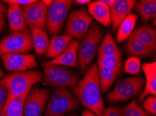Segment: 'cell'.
Returning <instances> with one entry per match:
<instances>
[{
	"instance_id": "6da1fadb",
	"label": "cell",
	"mask_w": 156,
	"mask_h": 116,
	"mask_svg": "<svg viewBox=\"0 0 156 116\" xmlns=\"http://www.w3.org/2000/svg\"><path fill=\"white\" fill-rule=\"evenodd\" d=\"M72 89V93L85 108L101 116L105 101L101 97L98 64L94 63L87 68L83 78Z\"/></svg>"
},
{
	"instance_id": "7a4b0ae2",
	"label": "cell",
	"mask_w": 156,
	"mask_h": 116,
	"mask_svg": "<svg viewBox=\"0 0 156 116\" xmlns=\"http://www.w3.org/2000/svg\"><path fill=\"white\" fill-rule=\"evenodd\" d=\"M43 75L39 70H27L22 72H12L0 80V84L8 91V98L4 108L14 98L30 93L35 84L42 81Z\"/></svg>"
},
{
	"instance_id": "3957f363",
	"label": "cell",
	"mask_w": 156,
	"mask_h": 116,
	"mask_svg": "<svg viewBox=\"0 0 156 116\" xmlns=\"http://www.w3.org/2000/svg\"><path fill=\"white\" fill-rule=\"evenodd\" d=\"M104 30L100 25L92 22L78 49V64L81 74H85L94 58L101 41Z\"/></svg>"
},
{
	"instance_id": "277c9868",
	"label": "cell",
	"mask_w": 156,
	"mask_h": 116,
	"mask_svg": "<svg viewBox=\"0 0 156 116\" xmlns=\"http://www.w3.org/2000/svg\"><path fill=\"white\" fill-rule=\"evenodd\" d=\"M79 99L65 88H57L49 97L45 116H64L74 110L79 105Z\"/></svg>"
},
{
	"instance_id": "5b68a950",
	"label": "cell",
	"mask_w": 156,
	"mask_h": 116,
	"mask_svg": "<svg viewBox=\"0 0 156 116\" xmlns=\"http://www.w3.org/2000/svg\"><path fill=\"white\" fill-rule=\"evenodd\" d=\"M42 68L44 81L50 86L73 88L79 82V76L65 66L44 63Z\"/></svg>"
},
{
	"instance_id": "8992f818",
	"label": "cell",
	"mask_w": 156,
	"mask_h": 116,
	"mask_svg": "<svg viewBox=\"0 0 156 116\" xmlns=\"http://www.w3.org/2000/svg\"><path fill=\"white\" fill-rule=\"evenodd\" d=\"M144 86V81L141 77L120 79L116 83L114 89L107 94L106 99L110 103L127 101L140 94Z\"/></svg>"
},
{
	"instance_id": "52a82bcc",
	"label": "cell",
	"mask_w": 156,
	"mask_h": 116,
	"mask_svg": "<svg viewBox=\"0 0 156 116\" xmlns=\"http://www.w3.org/2000/svg\"><path fill=\"white\" fill-rule=\"evenodd\" d=\"M32 49L31 35L28 31L11 32L0 42V56L6 54H27Z\"/></svg>"
},
{
	"instance_id": "ba28073f",
	"label": "cell",
	"mask_w": 156,
	"mask_h": 116,
	"mask_svg": "<svg viewBox=\"0 0 156 116\" xmlns=\"http://www.w3.org/2000/svg\"><path fill=\"white\" fill-rule=\"evenodd\" d=\"M73 1L54 0L48 8L46 25L51 34L57 35L61 31L69 13Z\"/></svg>"
},
{
	"instance_id": "9c48e42d",
	"label": "cell",
	"mask_w": 156,
	"mask_h": 116,
	"mask_svg": "<svg viewBox=\"0 0 156 116\" xmlns=\"http://www.w3.org/2000/svg\"><path fill=\"white\" fill-rule=\"evenodd\" d=\"M92 23V17L85 8L75 9L69 14L66 22L65 34L73 39L83 38Z\"/></svg>"
},
{
	"instance_id": "30bf717a",
	"label": "cell",
	"mask_w": 156,
	"mask_h": 116,
	"mask_svg": "<svg viewBox=\"0 0 156 116\" xmlns=\"http://www.w3.org/2000/svg\"><path fill=\"white\" fill-rule=\"evenodd\" d=\"M50 92L41 88H34L30 91L23 106L24 116H41L48 102Z\"/></svg>"
},
{
	"instance_id": "8fae6325",
	"label": "cell",
	"mask_w": 156,
	"mask_h": 116,
	"mask_svg": "<svg viewBox=\"0 0 156 116\" xmlns=\"http://www.w3.org/2000/svg\"><path fill=\"white\" fill-rule=\"evenodd\" d=\"M4 68L14 72H25L37 67V62L34 54H12L1 56Z\"/></svg>"
},
{
	"instance_id": "7c38bea8",
	"label": "cell",
	"mask_w": 156,
	"mask_h": 116,
	"mask_svg": "<svg viewBox=\"0 0 156 116\" xmlns=\"http://www.w3.org/2000/svg\"><path fill=\"white\" fill-rule=\"evenodd\" d=\"M22 8L27 26L30 28L45 29L48 8L43 1L35 0L32 3L23 6Z\"/></svg>"
},
{
	"instance_id": "4fadbf2b",
	"label": "cell",
	"mask_w": 156,
	"mask_h": 116,
	"mask_svg": "<svg viewBox=\"0 0 156 116\" xmlns=\"http://www.w3.org/2000/svg\"><path fill=\"white\" fill-rule=\"evenodd\" d=\"M136 3L134 0H115L110 8L111 20L113 32L116 31L122 20L130 13Z\"/></svg>"
},
{
	"instance_id": "5bb4252c",
	"label": "cell",
	"mask_w": 156,
	"mask_h": 116,
	"mask_svg": "<svg viewBox=\"0 0 156 116\" xmlns=\"http://www.w3.org/2000/svg\"><path fill=\"white\" fill-rule=\"evenodd\" d=\"M80 44L79 40L73 39L66 47L65 51L58 57L47 62L53 65H62L65 67L77 68L78 64V49Z\"/></svg>"
},
{
	"instance_id": "9a60e30c",
	"label": "cell",
	"mask_w": 156,
	"mask_h": 116,
	"mask_svg": "<svg viewBox=\"0 0 156 116\" xmlns=\"http://www.w3.org/2000/svg\"><path fill=\"white\" fill-rule=\"evenodd\" d=\"M141 70H142L145 75L146 84L142 93L139 94V101L140 102L148 95L156 96V63L155 61L144 63L141 66Z\"/></svg>"
},
{
	"instance_id": "2e32d148",
	"label": "cell",
	"mask_w": 156,
	"mask_h": 116,
	"mask_svg": "<svg viewBox=\"0 0 156 116\" xmlns=\"http://www.w3.org/2000/svg\"><path fill=\"white\" fill-rule=\"evenodd\" d=\"M7 19L11 32L28 31L22 7L16 4H8Z\"/></svg>"
},
{
	"instance_id": "e0dca14e",
	"label": "cell",
	"mask_w": 156,
	"mask_h": 116,
	"mask_svg": "<svg viewBox=\"0 0 156 116\" xmlns=\"http://www.w3.org/2000/svg\"><path fill=\"white\" fill-rule=\"evenodd\" d=\"M88 14L92 18L105 27L112 26L110 8L101 1H94L88 4Z\"/></svg>"
},
{
	"instance_id": "ac0fdd59",
	"label": "cell",
	"mask_w": 156,
	"mask_h": 116,
	"mask_svg": "<svg viewBox=\"0 0 156 116\" xmlns=\"http://www.w3.org/2000/svg\"><path fill=\"white\" fill-rule=\"evenodd\" d=\"M125 49L127 54L139 58H150L154 54V51L146 45L132 35L127 39Z\"/></svg>"
},
{
	"instance_id": "d6986e66",
	"label": "cell",
	"mask_w": 156,
	"mask_h": 116,
	"mask_svg": "<svg viewBox=\"0 0 156 116\" xmlns=\"http://www.w3.org/2000/svg\"><path fill=\"white\" fill-rule=\"evenodd\" d=\"M73 40L70 35H54L49 42V46L46 53L47 58H55L60 55L71 41Z\"/></svg>"
},
{
	"instance_id": "ffe728a7",
	"label": "cell",
	"mask_w": 156,
	"mask_h": 116,
	"mask_svg": "<svg viewBox=\"0 0 156 116\" xmlns=\"http://www.w3.org/2000/svg\"><path fill=\"white\" fill-rule=\"evenodd\" d=\"M30 35L32 42V45L35 51L39 56L46 54L49 46L48 35L44 29L39 28H30Z\"/></svg>"
},
{
	"instance_id": "44dd1931",
	"label": "cell",
	"mask_w": 156,
	"mask_h": 116,
	"mask_svg": "<svg viewBox=\"0 0 156 116\" xmlns=\"http://www.w3.org/2000/svg\"><path fill=\"white\" fill-rule=\"evenodd\" d=\"M132 35L144 42L152 50L156 49V31L149 25H144L134 30Z\"/></svg>"
},
{
	"instance_id": "7402d4cb",
	"label": "cell",
	"mask_w": 156,
	"mask_h": 116,
	"mask_svg": "<svg viewBox=\"0 0 156 116\" xmlns=\"http://www.w3.org/2000/svg\"><path fill=\"white\" fill-rule=\"evenodd\" d=\"M133 8L137 13L136 15H139L144 22H147L155 19V0H141L137 2H136Z\"/></svg>"
},
{
	"instance_id": "603a6c76",
	"label": "cell",
	"mask_w": 156,
	"mask_h": 116,
	"mask_svg": "<svg viewBox=\"0 0 156 116\" xmlns=\"http://www.w3.org/2000/svg\"><path fill=\"white\" fill-rule=\"evenodd\" d=\"M138 16L135 13H130L120 23L118 28L116 41L120 43L130 36L134 30Z\"/></svg>"
},
{
	"instance_id": "cb8c5ba5",
	"label": "cell",
	"mask_w": 156,
	"mask_h": 116,
	"mask_svg": "<svg viewBox=\"0 0 156 116\" xmlns=\"http://www.w3.org/2000/svg\"><path fill=\"white\" fill-rule=\"evenodd\" d=\"M98 66L101 91H102L103 93H106L112 86L115 79L119 75L120 72L101 65L98 64Z\"/></svg>"
},
{
	"instance_id": "d4e9b609",
	"label": "cell",
	"mask_w": 156,
	"mask_h": 116,
	"mask_svg": "<svg viewBox=\"0 0 156 116\" xmlns=\"http://www.w3.org/2000/svg\"><path fill=\"white\" fill-rule=\"evenodd\" d=\"M119 47L113 39V35L110 32L107 31L101 41L98 50V56H108L116 55L120 54Z\"/></svg>"
},
{
	"instance_id": "484cf974",
	"label": "cell",
	"mask_w": 156,
	"mask_h": 116,
	"mask_svg": "<svg viewBox=\"0 0 156 116\" xmlns=\"http://www.w3.org/2000/svg\"><path fill=\"white\" fill-rule=\"evenodd\" d=\"M29 93H25L14 98L10 103L4 108L0 116H24L23 115V106H24L26 97Z\"/></svg>"
},
{
	"instance_id": "4316f807",
	"label": "cell",
	"mask_w": 156,
	"mask_h": 116,
	"mask_svg": "<svg viewBox=\"0 0 156 116\" xmlns=\"http://www.w3.org/2000/svg\"><path fill=\"white\" fill-rule=\"evenodd\" d=\"M98 64L105 67L112 68L117 72H120L122 69V55L121 53L116 55L108 56H98Z\"/></svg>"
},
{
	"instance_id": "83f0119b",
	"label": "cell",
	"mask_w": 156,
	"mask_h": 116,
	"mask_svg": "<svg viewBox=\"0 0 156 116\" xmlns=\"http://www.w3.org/2000/svg\"><path fill=\"white\" fill-rule=\"evenodd\" d=\"M122 111L124 116H149L139 106L135 99H133L130 103L122 108Z\"/></svg>"
},
{
	"instance_id": "f1b7e54d",
	"label": "cell",
	"mask_w": 156,
	"mask_h": 116,
	"mask_svg": "<svg viewBox=\"0 0 156 116\" xmlns=\"http://www.w3.org/2000/svg\"><path fill=\"white\" fill-rule=\"evenodd\" d=\"M141 66L140 58L130 56L125 61L124 72L129 75H139L141 71Z\"/></svg>"
},
{
	"instance_id": "f546056e",
	"label": "cell",
	"mask_w": 156,
	"mask_h": 116,
	"mask_svg": "<svg viewBox=\"0 0 156 116\" xmlns=\"http://www.w3.org/2000/svg\"><path fill=\"white\" fill-rule=\"evenodd\" d=\"M142 107L144 111L151 115H156V98L155 96H148L143 100Z\"/></svg>"
},
{
	"instance_id": "4dcf8cb0",
	"label": "cell",
	"mask_w": 156,
	"mask_h": 116,
	"mask_svg": "<svg viewBox=\"0 0 156 116\" xmlns=\"http://www.w3.org/2000/svg\"><path fill=\"white\" fill-rule=\"evenodd\" d=\"M101 116H124L122 114V108L119 106H112L105 108L101 113Z\"/></svg>"
},
{
	"instance_id": "1f68e13d",
	"label": "cell",
	"mask_w": 156,
	"mask_h": 116,
	"mask_svg": "<svg viewBox=\"0 0 156 116\" xmlns=\"http://www.w3.org/2000/svg\"><path fill=\"white\" fill-rule=\"evenodd\" d=\"M8 98V91L5 86L0 84V113L4 109Z\"/></svg>"
},
{
	"instance_id": "d6a6232c",
	"label": "cell",
	"mask_w": 156,
	"mask_h": 116,
	"mask_svg": "<svg viewBox=\"0 0 156 116\" xmlns=\"http://www.w3.org/2000/svg\"><path fill=\"white\" fill-rule=\"evenodd\" d=\"M35 0H6V1H3V2H6L7 4H16L21 7H23L32 3Z\"/></svg>"
},
{
	"instance_id": "836d02e7",
	"label": "cell",
	"mask_w": 156,
	"mask_h": 116,
	"mask_svg": "<svg viewBox=\"0 0 156 116\" xmlns=\"http://www.w3.org/2000/svg\"><path fill=\"white\" fill-rule=\"evenodd\" d=\"M5 27V15L4 13H0V33L3 31Z\"/></svg>"
},
{
	"instance_id": "e575fe53",
	"label": "cell",
	"mask_w": 156,
	"mask_h": 116,
	"mask_svg": "<svg viewBox=\"0 0 156 116\" xmlns=\"http://www.w3.org/2000/svg\"><path fill=\"white\" fill-rule=\"evenodd\" d=\"M81 116H98L95 113H94L92 111L87 110V109H85L82 112V115Z\"/></svg>"
},
{
	"instance_id": "d590c367",
	"label": "cell",
	"mask_w": 156,
	"mask_h": 116,
	"mask_svg": "<svg viewBox=\"0 0 156 116\" xmlns=\"http://www.w3.org/2000/svg\"><path fill=\"white\" fill-rule=\"evenodd\" d=\"M101 1L106 6H107L108 8H110L112 6L113 3H114L115 0H101Z\"/></svg>"
},
{
	"instance_id": "8d00e7d4",
	"label": "cell",
	"mask_w": 156,
	"mask_h": 116,
	"mask_svg": "<svg viewBox=\"0 0 156 116\" xmlns=\"http://www.w3.org/2000/svg\"><path fill=\"white\" fill-rule=\"evenodd\" d=\"M74 2L78 4H80V5H86V4L90 3L91 1H90V0H76Z\"/></svg>"
},
{
	"instance_id": "74e56055",
	"label": "cell",
	"mask_w": 156,
	"mask_h": 116,
	"mask_svg": "<svg viewBox=\"0 0 156 116\" xmlns=\"http://www.w3.org/2000/svg\"><path fill=\"white\" fill-rule=\"evenodd\" d=\"M6 11V6H4V4L2 3V2H0V13H5Z\"/></svg>"
},
{
	"instance_id": "f35d334b",
	"label": "cell",
	"mask_w": 156,
	"mask_h": 116,
	"mask_svg": "<svg viewBox=\"0 0 156 116\" xmlns=\"http://www.w3.org/2000/svg\"><path fill=\"white\" fill-rule=\"evenodd\" d=\"M52 2H53L52 0H43V2L44 3L45 5L46 6L47 8H48V7L51 5Z\"/></svg>"
},
{
	"instance_id": "ab89813d",
	"label": "cell",
	"mask_w": 156,
	"mask_h": 116,
	"mask_svg": "<svg viewBox=\"0 0 156 116\" xmlns=\"http://www.w3.org/2000/svg\"><path fill=\"white\" fill-rule=\"evenodd\" d=\"M3 75H4L3 70H2V69H0V79H1L2 77H3Z\"/></svg>"
},
{
	"instance_id": "60d3db41",
	"label": "cell",
	"mask_w": 156,
	"mask_h": 116,
	"mask_svg": "<svg viewBox=\"0 0 156 116\" xmlns=\"http://www.w3.org/2000/svg\"><path fill=\"white\" fill-rule=\"evenodd\" d=\"M153 20V26H154V27H155V19H154V20Z\"/></svg>"
},
{
	"instance_id": "b9f144b4",
	"label": "cell",
	"mask_w": 156,
	"mask_h": 116,
	"mask_svg": "<svg viewBox=\"0 0 156 116\" xmlns=\"http://www.w3.org/2000/svg\"><path fill=\"white\" fill-rule=\"evenodd\" d=\"M70 116H78L77 115H70Z\"/></svg>"
}]
</instances>
